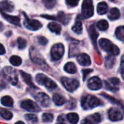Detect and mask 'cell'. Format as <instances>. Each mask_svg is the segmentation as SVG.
<instances>
[{"mask_svg": "<svg viewBox=\"0 0 124 124\" xmlns=\"http://www.w3.org/2000/svg\"><path fill=\"white\" fill-rule=\"evenodd\" d=\"M42 2L48 9L53 8L56 4V0H42Z\"/></svg>", "mask_w": 124, "mask_h": 124, "instance_id": "d590c367", "label": "cell"}, {"mask_svg": "<svg viewBox=\"0 0 124 124\" xmlns=\"http://www.w3.org/2000/svg\"><path fill=\"white\" fill-rule=\"evenodd\" d=\"M52 99H53L54 104L57 106H61V105H64L65 101H66L65 97H63L62 96H61L60 94H54Z\"/></svg>", "mask_w": 124, "mask_h": 124, "instance_id": "44dd1931", "label": "cell"}, {"mask_svg": "<svg viewBox=\"0 0 124 124\" xmlns=\"http://www.w3.org/2000/svg\"><path fill=\"white\" fill-rule=\"evenodd\" d=\"M1 15L9 23H12L13 25H18V26L20 25V19L19 17L9 15L4 13V12H1Z\"/></svg>", "mask_w": 124, "mask_h": 124, "instance_id": "2e32d148", "label": "cell"}, {"mask_svg": "<svg viewBox=\"0 0 124 124\" xmlns=\"http://www.w3.org/2000/svg\"><path fill=\"white\" fill-rule=\"evenodd\" d=\"M116 62V59L114 57V55H108L105 57V65L107 68H113V66L114 65Z\"/></svg>", "mask_w": 124, "mask_h": 124, "instance_id": "4316f807", "label": "cell"}, {"mask_svg": "<svg viewBox=\"0 0 124 124\" xmlns=\"http://www.w3.org/2000/svg\"><path fill=\"white\" fill-rule=\"evenodd\" d=\"M0 115H1V117L4 119H6V120H10L12 118V113L9 111V110H7L5 109H3L1 108V111H0Z\"/></svg>", "mask_w": 124, "mask_h": 124, "instance_id": "4dcf8cb0", "label": "cell"}, {"mask_svg": "<svg viewBox=\"0 0 124 124\" xmlns=\"http://www.w3.org/2000/svg\"><path fill=\"white\" fill-rule=\"evenodd\" d=\"M88 118L90 119L94 124H99L101 121V116L99 113H94V114L89 116Z\"/></svg>", "mask_w": 124, "mask_h": 124, "instance_id": "836d02e7", "label": "cell"}, {"mask_svg": "<svg viewBox=\"0 0 124 124\" xmlns=\"http://www.w3.org/2000/svg\"><path fill=\"white\" fill-rule=\"evenodd\" d=\"M120 72L121 74L122 78L124 80V55L121 58V66H120Z\"/></svg>", "mask_w": 124, "mask_h": 124, "instance_id": "60d3db41", "label": "cell"}, {"mask_svg": "<svg viewBox=\"0 0 124 124\" xmlns=\"http://www.w3.org/2000/svg\"><path fill=\"white\" fill-rule=\"evenodd\" d=\"M88 32H89V36H90V38H91V39L92 41V43L94 44V46L97 47V40L99 34L97 32L94 25H92L89 26V28H88Z\"/></svg>", "mask_w": 124, "mask_h": 124, "instance_id": "ac0fdd59", "label": "cell"}, {"mask_svg": "<svg viewBox=\"0 0 124 124\" xmlns=\"http://www.w3.org/2000/svg\"><path fill=\"white\" fill-rule=\"evenodd\" d=\"M42 120L45 123H50L53 121V115L51 113H44L42 115Z\"/></svg>", "mask_w": 124, "mask_h": 124, "instance_id": "8d00e7d4", "label": "cell"}, {"mask_svg": "<svg viewBox=\"0 0 124 124\" xmlns=\"http://www.w3.org/2000/svg\"><path fill=\"white\" fill-rule=\"evenodd\" d=\"M102 86V81L99 77L94 76L91 78L88 81V87L91 90H98L101 89Z\"/></svg>", "mask_w": 124, "mask_h": 124, "instance_id": "4fadbf2b", "label": "cell"}, {"mask_svg": "<svg viewBox=\"0 0 124 124\" xmlns=\"http://www.w3.org/2000/svg\"><path fill=\"white\" fill-rule=\"evenodd\" d=\"M17 42L18 48H19L20 49H25V48L26 47L27 41H26V40L24 39L23 38H21V37L17 38Z\"/></svg>", "mask_w": 124, "mask_h": 124, "instance_id": "e575fe53", "label": "cell"}, {"mask_svg": "<svg viewBox=\"0 0 124 124\" xmlns=\"http://www.w3.org/2000/svg\"><path fill=\"white\" fill-rule=\"evenodd\" d=\"M15 124H25L23 122H22V121H18V122H17Z\"/></svg>", "mask_w": 124, "mask_h": 124, "instance_id": "f6af8a7d", "label": "cell"}, {"mask_svg": "<svg viewBox=\"0 0 124 124\" xmlns=\"http://www.w3.org/2000/svg\"><path fill=\"white\" fill-rule=\"evenodd\" d=\"M78 62L82 66H89L91 65V59L89 56L85 53L80 54L77 56Z\"/></svg>", "mask_w": 124, "mask_h": 124, "instance_id": "9a60e30c", "label": "cell"}, {"mask_svg": "<svg viewBox=\"0 0 124 124\" xmlns=\"http://www.w3.org/2000/svg\"><path fill=\"white\" fill-rule=\"evenodd\" d=\"M65 1L67 4L70 7H76V5H78L79 2V0H65Z\"/></svg>", "mask_w": 124, "mask_h": 124, "instance_id": "ab89813d", "label": "cell"}, {"mask_svg": "<svg viewBox=\"0 0 124 124\" xmlns=\"http://www.w3.org/2000/svg\"><path fill=\"white\" fill-rule=\"evenodd\" d=\"M25 118L28 121H29V122H31L32 124H35L38 121L37 120V117L35 115H33V114H27V115L25 116Z\"/></svg>", "mask_w": 124, "mask_h": 124, "instance_id": "74e56055", "label": "cell"}, {"mask_svg": "<svg viewBox=\"0 0 124 124\" xmlns=\"http://www.w3.org/2000/svg\"><path fill=\"white\" fill-rule=\"evenodd\" d=\"M81 124H94L92 122V121H91L90 119H89V118H86V119L83 120V121H81Z\"/></svg>", "mask_w": 124, "mask_h": 124, "instance_id": "7bdbcfd3", "label": "cell"}, {"mask_svg": "<svg viewBox=\"0 0 124 124\" xmlns=\"http://www.w3.org/2000/svg\"><path fill=\"white\" fill-rule=\"evenodd\" d=\"M38 41L41 45H46L48 43V40L44 36H39Z\"/></svg>", "mask_w": 124, "mask_h": 124, "instance_id": "f35d334b", "label": "cell"}, {"mask_svg": "<svg viewBox=\"0 0 124 124\" xmlns=\"http://www.w3.org/2000/svg\"><path fill=\"white\" fill-rule=\"evenodd\" d=\"M65 53V48L62 44H54L51 49V57L54 60H60Z\"/></svg>", "mask_w": 124, "mask_h": 124, "instance_id": "ba28073f", "label": "cell"}, {"mask_svg": "<svg viewBox=\"0 0 124 124\" xmlns=\"http://www.w3.org/2000/svg\"><path fill=\"white\" fill-rule=\"evenodd\" d=\"M121 13L118 8H112L108 14V18L111 20H116L120 17Z\"/></svg>", "mask_w": 124, "mask_h": 124, "instance_id": "ffe728a7", "label": "cell"}, {"mask_svg": "<svg viewBox=\"0 0 124 124\" xmlns=\"http://www.w3.org/2000/svg\"><path fill=\"white\" fill-rule=\"evenodd\" d=\"M21 108H23L24 110L28 111V112H32V113H36L40 111L39 107L32 100H24L21 102Z\"/></svg>", "mask_w": 124, "mask_h": 124, "instance_id": "30bf717a", "label": "cell"}, {"mask_svg": "<svg viewBox=\"0 0 124 124\" xmlns=\"http://www.w3.org/2000/svg\"><path fill=\"white\" fill-rule=\"evenodd\" d=\"M0 46H1V52H0V54L2 55V54H4L5 53V49H4V46H3L2 44H1Z\"/></svg>", "mask_w": 124, "mask_h": 124, "instance_id": "ee69618b", "label": "cell"}, {"mask_svg": "<svg viewBox=\"0 0 124 124\" xmlns=\"http://www.w3.org/2000/svg\"><path fill=\"white\" fill-rule=\"evenodd\" d=\"M64 70L68 73H71V74H73L76 72L77 70V68L75 65V64L73 62H68L67 64H65V67H64Z\"/></svg>", "mask_w": 124, "mask_h": 124, "instance_id": "cb8c5ba5", "label": "cell"}, {"mask_svg": "<svg viewBox=\"0 0 124 124\" xmlns=\"http://www.w3.org/2000/svg\"><path fill=\"white\" fill-rule=\"evenodd\" d=\"M1 105L6 107H12L13 105V100L9 96H4L1 100Z\"/></svg>", "mask_w": 124, "mask_h": 124, "instance_id": "83f0119b", "label": "cell"}, {"mask_svg": "<svg viewBox=\"0 0 124 124\" xmlns=\"http://www.w3.org/2000/svg\"><path fill=\"white\" fill-rule=\"evenodd\" d=\"M101 105L100 100L93 95H86L81 99V107L84 110H90Z\"/></svg>", "mask_w": 124, "mask_h": 124, "instance_id": "7a4b0ae2", "label": "cell"}, {"mask_svg": "<svg viewBox=\"0 0 124 124\" xmlns=\"http://www.w3.org/2000/svg\"><path fill=\"white\" fill-rule=\"evenodd\" d=\"M20 74H21V76L23 78V80L25 81V83H26V84L28 86H29L30 87H32L33 89H37L36 87V86L32 82V79H31V75H29V74L23 72V71H20Z\"/></svg>", "mask_w": 124, "mask_h": 124, "instance_id": "d6986e66", "label": "cell"}, {"mask_svg": "<svg viewBox=\"0 0 124 124\" xmlns=\"http://www.w3.org/2000/svg\"><path fill=\"white\" fill-rule=\"evenodd\" d=\"M48 28L53 33H55L57 34H60V31H61V26L56 23H54V22H52V23H49L48 24Z\"/></svg>", "mask_w": 124, "mask_h": 124, "instance_id": "603a6c76", "label": "cell"}, {"mask_svg": "<svg viewBox=\"0 0 124 124\" xmlns=\"http://www.w3.org/2000/svg\"><path fill=\"white\" fill-rule=\"evenodd\" d=\"M9 62L14 66H19L22 63V60H21V58L20 57L14 55V56H12L10 57Z\"/></svg>", "mask_w": 124, "mask_h": 124, "instance_id": "d6a6232c", "label": "cell"}, {"mask_svg": "<svg viewBox=\"0 0 124 124\" xmlns=\"http://www.w3.org/2000/svg\"><path fill=\"white\" fill-rule=\"evenodd\" d=\"M110 1H114V0H110Z\"/></svg>", "mask_w": 124, "mask_h": 124, "instance_id": "7dc6e473", "label": "cell"}, {"mask_svg": "<svg viewBox=\"0 0 124 124\" xmlns=\"http://www.w3.org/2000/svg\"><path fill=\"white\" fill-rule=\"evenodd\" d=\"M99 44L103 50H105L110 54L116 56L120 53L118 47L107 39H101L99 41Z\"/></svg>", "mask_w": 124, "mask_h": 124, "instance_id": "6da1fadb", "label": "cell"}, {"mask_svg": "<svg viewBox=\"0 0 124 124\" xmlns=\"http://www.w3.org/2000/svg\"><path fill=\"white\" fill-rule=\"evenodd\" d=\"M109 27V24L107 20H101L98 21L97 23V28L100 31H106Z\"/></svg>", "mask_w": 124, "mask_h": 124, "instance_id": "1f68e13d", "label": "cell"}, {"mask_svg": "<svg viewBox=\"0 0 124 124\" xmlns=\"http://www.w3.org/2000/svg\"><path fill=\"white\" fill-rule=\"evenodd\" d=\"M57 124H65V123H63L62 121H59V122H58Z\"/></svg>", "mask_w": 124, "mask_h": 124, "instance_id": "bcb514c9", "label": "cell"}, {"mask_svg": "<svg viewBox=\"0 0 124 124\" xmlns=\"http://www.w3.org/2000/svg\"><path fill=\"white\" fill-rule=\"evenodd\" d=\"M0 7H1V12H10L14 10V4L8 1V0H4L1 1L0 3Z\"/></svg>", "mask_w": 124, "mask_h": 124, "instance_id": "e0dca14e", "label": "cell"}, {"mask_svg": "<svg viewBox=\"0 0 124 124\" xmlns=\"http://www.w3.org/2000/svg\"><path fill=\"white\" fill-rule=\"evenodd\" d=\"M108 116H109L110 120H111L112 121H118L122 120L124 118L123 113L119 110L115 108H113L109 110Z\"/></svg>", "mask_w": 124, "mask_h": 124, "instance_id": "5bb4252c", "label": "cell"}, {"mask_svg": "<svg viewBox=\"0 0 124 124\" xmlns=\"http://www.w3.org/2000/svg\"><path fill=\"white\" fill-rule=\"evenodd\" d=\"M30 57L34 63L41 66L43 69L46 70V68H48V65L46 63L44 57L39 53V52L33 46H32L30 49Z\"/></svg>", "mask_w": 124, "mask_h": 124, "instance_id": "277c9868", "label": "cell"}, {"mask_svg": "<svg viewBox=\"0 0 124 124\" xmlns=\"http://www.w3.org/2000/svg\"><path fill=\"white\" fill-rule=\"evenodd\" d=\"M72 30L78 33V34H81L82 33V31H83V25H82V23L81 21H76L75 25L72 27Z\"/></svg>", "mask_w": 124, "mask_h": 124, "instance_id": "f546056e", "label": "cell"}, {"mask_svg": "<svg viewBox=\"0 0 124 124\" xmlns=\"http://www.w3.org/2000/svg\"><path fill=\"white\" fill-rule=\"evenodd\" d=\"M23 15H25V20L23 23L26 28L31 30V31H37L42 27V24L39 20L28 18V16L24 12H23Z\"/></svg>", "mask_w": 124, "mask_h": 124, "instance_id": "9c48e42d", "label": "cell"}, {"mask_svg": "<svg viewBox=\"0 0 124 124\" xmlns=\"http://www.w3.org/2000/svg\"><path fill=\"white\" fill-rule=\"evenodd\" d=\"M3 76L4 78L12 85L15 86L18 82V76L16 70H15L12 67L7 66L4 68L2 71Z\"/></svg>", "mask_w": 124, "mask_h": 124, "instance_id": "3957f363", "label": "cell"}, {"mask_svg": "<svg viewBox=\"0 0 124 124\" xmlns=\"http://www.w3.org/2000/svg\"><path fill=\"white\" fill-rule=\"evenodd\" d=\"M108 9V7L106 2L102 1L98 4L97 5V13L99 15H104L105 13H107Z\"/></svg>", "mask_w": 124, "mask_h": 124, "instance_id": "7402d4cb", "label": "cell"}, {"mask_svg": "<svg viewBox=\"0 0 124 124\" xmlns=\"http://www.w3.org/2000/svg\"><path fill=\"white\" fill-rule=\"evenodd\" d=\"M36 80L38 84L45 86L46 88H47L49 90L57 88V84H55V82L42 73L37 74L36 76Z\"/></svg>", "mask_w": 124, "mask_h": 124, "instance_id": "5b68a950", "label": "cell"}, {"mask_svg": "<svg viewBox=\"0 0 124 124\" xmlns=\"http://www.w3.org/2000/svg\"><path fill=\"white\" fill-rule=\"evenodd\" d=\"M105 88L113 92H116L118 90V86L120 85V80L118 78H110L105 81Z\"/></svg>", "mask_w": 124, "mask_h": 124, "instance_id": "8fae6325", "label": "cell"}, {"mask_svg": "<svg viewBox=\"0 0 124 124\" xmlns=\"http://www.w3.org/2000/svg\"><path fill=\"white\" fill-rule=\"evenodd\" d=\"M92 72V69H84L82 70V73H83V80L84 81L86 78V76H88L89 73H91Z\"/></svg>", "mask_w": 124, "mask_h": 124, "instance_id": "b9f144b4", "label": "cell"}, {"mask_svg": "<svg viewBox=\"0 0 124 124\" xmlns=\"http://www.w3.org/2000/svg\"><path fill=\"white\" fill-rule=\"evenodd\" d=\"M34 97H35V100L38 101L41 104V105L44 108H48L51 105L49 97L44 92H40V93L36 94Z\"/></svg>", "mask_w": 124, "mask_h": 124, "instance_id": "7c38bea8", "label": "cell"}, {"mask_svg": "<svg viewBox=\"0 0 124 124\" xmlns=\"http://www.w3.org/2000/svg\"><path fill=\"white\" fill-rule=\"evenodd\" d=\"M57 19L60 22H61L62 23H63V24H67V23H68V21L70 20V17L68 15H65L64 12H60L57 14Z\"/></svg>", "mask_w": 124, "mask_h": 124, "instance_id": "d4e9b609", "label": "cell"}, {"mask_svg": "<svg viewBox=\"0 0 124 124\" xmlns=\"http://www.w3.org/2000/svg\"><path fill=\"white\" fill-rule=\"evenodd\" d=\"M117 39L121 41H124V26H119L116 31Z\"/></svg>", "mask_w": 124, "mask_h": 124, "instance_id": "f1b7e54d", "label": "cell"}, {"mask_svg": "<svg viewBox=\"0 0 124 124\" xmlns=\"http://www.w3.org/2000/svg\"><path fill=\"white\" fill-rule=\"evenodd\" d=\"M82 15L85 18H89L94 15L92 0H84L82 3Z\"/></svg>", "mask_w": 124, "mask_h": 124, "instance_id": "52a82bcc", "label": "cell"}, {"mask_svg": "<svg viewBox=\"0 0 124 124\" xmlns=\"http://www.w3.org/2000/svg\"><path fill=\"white\" fill-rule=\"evenodd\" d=\"M62 85L68 91V92H73L76 89H77L79 86V82L78 81L74 79V78H69L67 77H63L61 80Z\"/></svg>", "mask_w": 124, "mask_h": 124, "instance_id": "8992f818", "label": "cell"}, {"mask_svg": "<svg viewBox=\"0 0 124 124\" xmlns=\"http://www.w3.org/2000/svg\"><path fill=\"white\" fill-rule=\"evenodd\" d=\"M67 118L71 124H76L78 122L79 117L78 114L75 113H70L67 115Z\"/></svg>", "mask_w": 124, "mask_h": 124, "instance_id": "484cf974", "label": "cell"}]
</instances>
